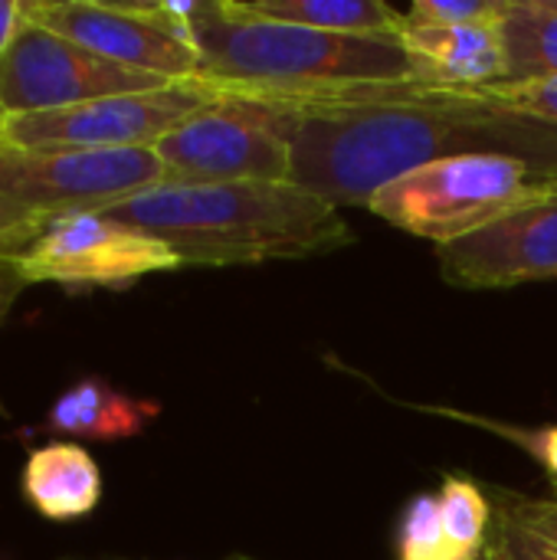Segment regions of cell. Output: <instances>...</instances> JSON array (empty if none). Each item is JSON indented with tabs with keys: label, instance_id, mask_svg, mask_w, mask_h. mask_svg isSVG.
Here are the masks:
<instances>
[{
	"label": "cell",
	"instance_id": "18",
	"mask_svg": "<svg viewBox=\"0 0 557 560\" xmlns=\"http://www.w3.org/2000/svg\"><path fill=\"white\" fill-rule=\"evenodd\" d=\"M397 560H463L446 532H443V518H440V502L437 495H417L404 515H401V535H397Z\"/></svg>",
	"mask_w": 557,
	"mask_h": 560
},
{
	"label": "cell",
	"instance_id": "10",
	"mask_svg": "<svg viewBox=\"0 0 557 560\" xmlns=\"http://www.w3.org/2000/svg\"><path fill=\"white\" fill-rule=\"evenodd\" d=\"M217 95L197 79L108 95L62 112L10 115L3 141L23 148H154Z\"/></svg>",
	"mask_w": 557,
	"mask_h": 560
},
{
	"label": "cell",
	"instance_id": "16",
	"mask_svg": "<svg viewBox=\"0 0 557 560\" xmlns=\"http://www.w3.org/2000/svg\"><path fill=\"white\" fill-rule=\"evenodd\" d=\"M506 82L557 79V0H509L502 16Z\"/></svg>",
	"mask_w": 557,
	"mask_h": 560
},
{
	"label": "cell",
	"instance_id": "21",
	"mask_svg": "<svg viewBox=\"0 0 557 560\" xmlns=\"http://www.w3.org/2000/svg\"><path fill=\"white\" fill-rule=\"evenodd\" d=\"M509 0H414L404 16L407 26H476L502 23Z\"/></svg>",
	"mask_w": 557,
	"mask_h": 560
},
{
	"label": "cell",
	"instance_id": "13",
	"mask_svg": "<svg viewBox=\"0 0 557 560\" xmlns=\"http://www.w3.org/2000/svg\"><path fill=\"white\" fill-rule=\"evenodd\" d=\"M161 417V404L148 397H131L108 384L105 377H82L69 384L36 423L39 433L76 440H131L144 433Z\"/></svg>",
	"mask_w": 557,
	"mask_h": 560
},
{
	"label": "cell",
	"instance_id": "14",
	"mask_svg": "<svg viewBox=\"0 0 557 560\" xmlns=\"http://www.w3.org/2000/svg\"><path fill=\"white\" fill-rule=\"evenodd\" d=\"M23 499L26 505L56 525L79 522L92 515L102 502V469L92 453L69 440H53L36 446L23 466Z\"/></svg>",
	"mask_w": 557,
	"mask_h": 560
},
{
	"label": "cell",
	"instance_id": "5",
	"mask_svg": "<svg viewBox=\"0 0 557 560\" xmlns=\"http://www.w3.org/2000/svg\"><path fill=\"white\" fill-rule=\"evenodd\" d=\"M295 108L217 95L154 144L164 184H292Z\"/></svg>",
	"mask_w": 557,
	"mask_h": 560
},
{
	"label": "cell",
	"instance_id": "28",
	"mask_svg": "<svg viewBox=\"0 0 557 560\" xmlns=\"http://www.w3.org/2000/svg\"><path fill=\"white\" fill-rule=\"evenodd\" d=\"M227 560H253V558H243V555H233V558H227Z\"/></svg>",
	"mask_w": 557,
	"mask_h": 560
},
{
	"label": "cell",
	"instance_id": "4",
	"mask_svg": "<svg viewBox=\"0 0 557 560\" xmlns=\"http://www.w3.org/2000/svg\"><path fill=\"white\" fill-rule=\"evenodd\" d=\"M552 194H557V167L483 151L443 158L397 177L368 200V210L410 236L443 246Z\"/></svg>",
	"mask_w": 557,
	"mask_h": 560
},
{
	"label": "cell",
	"instance_id": "12",
	"mask_svg": "<svg viewBox=\"0 0 557 560\" xmlns=\"http://www.w3.org/2000/svg\"><path fill=\"white\" fill-rule=\"evenodd\" d=\"M404 49L417 85L446 92H483L509 79L502 23L407 26Z\"/></svg>",
	"mask_w": 557,
	"mask_h": 560
},
{
	"label": "cell",
	"instance_id": "31",
	"mask_svg": "<svg viewBox=\"0 0 557 560\" xmlns=\"http://www.w3.org/2000/svg\"><path fill=\"white\" fill-rule=\"evenodd\" d=\"M555 492H557V489H555Z\"/></svg>",
	"mask_w": 557,
	"mask_h": 560
},
{
	"label": "cell",
	"instance_id": "11",
	"mask_svg": "<svg viewBox=\"0 0 557 560\" xmlns=\"http://www.w3.org/2000/svg\"><path fill=\"white\" fill-rule=\"evenodd\" d=\"M437 262L456 289H515L557 279V194L437 246Z\"/></svg>",
	"mask_w": 557,
	"mask_h": 560
},
{
	"label": "cell",
	"instance_id": "17",
	"mask_svg": "<svg viewBox=\"0 0 557 560\" xmlns=\"http://www.w3.org/2000/svg\"><path fill=\"white\" fill-rule=\"evenodd\" d=\"M440 518H443V532L453 545V551L463 560H476L486 545H489V532H492V518L496 509L486 495V489L466 476H446L440 492Z\"/></svg>",
	"mask_w": 557,
	"mask_h": 560
},
{
	"label": "cell",
	"instance_id": "1",
	"mask_svg": "<svg viewBox=\"0 0 557 560\" xmlns=\"http://www.w3.org/2000/svg\"><path fill=\"white\" fill-rule=\"evenodd\" d=\"M515 154L557 167V128L486 92L368 85L295 108L292 184L335 207H368L397 177L456 154Z\"/></svg>",
	"mask_w": 557,
	"mask_h": 560
},
{
	"label": "cell",
	"instance_id": "7",
	"mask_svg": "<svg viewBox=\"0 0 557 560\" xmlns=\"http://www.w3.org/2000/svg\"><path fill=\"white\" fill-rule=\"evenodd\" d=\"M164 184L154 148H23L0 141V197L46 220L108 210Z\"/></svg>",
	"mask_w": 557,
	"mask_h": 560
},
{
	"label": "cell",
	"instance_id": "25",
	"mask_svg": "<svg viewBox=\"0 0 557 560\" xmlns=\"http://www.w3.org/2000/svg\"><path fill=\"white\" fill-rule=\"evenodd\" d=\"M23 289H30V285H26V279H23L16 259L0 256V325H3V318L10 315V308L16 305V299L23 295Z\"/></svg>",
	"mask_w": 557,
	"mask_h": 560
},
{
	"label": "cell",
	"instance_id": "22",
	"mask_svg": "<svg viewBox=\"0 0 557 560\" xmlns=\"http://www.w3.org/2000/svg\"><path fill=\"white\" fill-rule=\"evenodd\" d=\"M486 95H492L496 102H502L506 108L555 125L557 128V79H542V82H502L492 89H483Z\"/></svg>",
	"mask_w": 557,
	"mask_h": 560
},
{
	"label": "cell",
	"instance_id": "30",
	"mask_svg": "<svg viewBox=\"0 0 557 560\" xmlns=\"http://www.w3.org/2000/svg\"><path fill=\"white\" fill-rule=\"evenodd\" d=\"M59 560H79V558H59Z\"/></svg>",
	"mask_w": 557,
	"mask_h": 560
},
{
	"label": "cell",
	"instance_id": "2",
	"mask_svg": "<svg viewBox=\"0 0 557 560\" xmlns=\"http://www.w3.org/2000/svg\"><path fill=\"white\" fill-rule=\"evenodd\" d=\"M105 213L204 269L295 262L355 240L341 207L299 184H158Z\"/></svg>",
	"mask_w": 557,
	"mask_h": 560
},
{
	"label": "cell",
	"instance_id": "3",
	"mask_svg": "<svg viewBox=\"0 0 557 560\" xmlns=\"http://www.w3.org/2000/svg\"><path fill=\"white\" fill-rule=\"evenodd\" d=\"M197 82L213 95L276 105L328 102L368 85L414 82L401 36H341L253 16L240 0H200Z\"/></svg>",
	"mask_w": 557,
	"mask_h": 560
},
{
	"label": "cell",
	"instance_id": "15",
	"mask_svg": "<svg viewBox=\"0 0 557 560\" xmlns=\"http://www.w3.org/2000/svg\"><path fill=\"white\" fill-rule=\"evenodd\" d=\"M240 7L263 20L341 33V36H404V10L384 0H240Z\"/></svg>",
	"mask_w": 557,
	"mask_h": 560
},
{
	"label": "cell",
	"instance_id": "8",
	"mask_svg": "<svg viewBox=\"0 0 557 560\" xmlns=\"http://www.w3.org/2000/svg\"><path fill=\"white\" fill-rule=\"evenodd\" d=\"M13 259L26 285L49 282L66 292H118L144 276L184 269L161 240L108 217L105 210L46 217Z\"/></svg>",
	"mask_w": 557,
	"mask_h": 560
},
{
	"label": "cell",
	"instance_id": "23",
	"mask_svg": "<svg viewBox=\"0 0 557 560\" xmlns=\"http://www.w3.org/2000/svg\"><path fill=\"white\" fill-rule=\"evenodd\" d=\"M492 499L509 509L519 522H525L529 528L548 535L557 541V492L545 495V499H529V495H519V492H499L492 489Z\"/></svg>",
	"mask_w": 557,
	"mask_h": 560
},
{
	"label": "cell",
	"instance_id": "27",
	"mask_svg": "<svg viewBox=\"0 0 557 560\" xmlns=\"http://www.w3.org/2000/svg\"><path fill=\"white\" fill-rule=\"evenodd\" d=\"M7 121H10V112H7L3 102H0V141H3V135H7Z\"/></svg>",
	"mask_w": 557,
	"mask_h": 560
},
{
	"label": "cell",
	"instance_id": "24",
	"mask_svg": "<svg viewBox=\"0 0 557 560\" xmlns=\"http://www.w3.org/2000/svg\"><path fill=\"white\" fill-rule=\"evenodd\" d=\"M39 223H43L39 217L26 213L23 207H16V203L0 197V256L13 259L36 236Z\"/></svg>",
	"mask_w": 557,
	"mask_h": 560
},
{
	"label": "cell",
	"instance_id": "19",
	"mask_svg": "<svg viewBox=\"0 0 557 560\" xmlns=\"http://www.w3.org/2000/svg\"><path fill=\"white\" fill-rule=\"evenodd\" d=\"M427 413H440V417H453L460 423H469V427H479L492 436H502L509 440L512 446L525 450L555 482L557 489V427H538V430H525V427H515V423H502V420H489V417H476V413H463V410H450V407H420Z\"/></svg>",
	"mask_w": 557,
	"mask_h": 560
},
{
	"label": "cell",
	"instance_id": "6",
	"mask_svg": "<svg viewBox=\"0 0 557 560\" xmlns=\"http://www.w3.org/2000/svg\"><path fill=\"white\" fill-rule=\"evenodd\" d=\"M200 0L102 3V0H23V16L69 43L167 82L197 79L194 16Z\"/></svg>",
	"mask_w": 557,
	"mask_h": 560
},
{
	"label": "cell",
	"instance_id": "20",
	"mask_svg": "<svg viewBox=\"0 0 557 560\" xmlns=\"http://www.w3.org/2000/svg\"><path fill=\"white\" fill-rule=\"evenodd\" d=\"M496 518L489 532L486 555L492 560H557V541L519 522L509 509L492 502Z\"/></svg>",
	"mask_w": 557,
	"mask_h": 560
},
{
	"label": "cell",
	"instance_id": "29",
	"mask_svg": "<svg viewBox=\"0 0 557 560\" xmlns=\"http://www.w3.org/2000/svg\"><path fill=\"white\" fill-rule=\"evenodd\" d=\"M476 560H492V558H489V555H486V551H483V555H479V558H476Z\"/></svg>",
	"mask_w": 557,
	"mask_h": 560
},
{
	"label": "cell",
	"instance_id": "26",
	"mask_svg": "<svg viewBox=\"0 0 557 560\" xmlns=\"http://www.w3.org/2000/svg\"><path fill=\"white\" fill-rule=\"evenodd\" d=\"M23 0H0V59L10 49L16 30L23 26Z\"/></svg>",
	"mask_w": 557,
	"mask_h": 560
},
{
	"label": "cell",
	"instance_id": "9",
	"mask_svg": "<svg viewBox=\"0 0 557 560\" xmlns=\"http://www.w3.org/2000/svg\"><path fill=\"white\" fill-rule=\"evenodd\" d=\"M167 79L115 66L66 36L23 20L0 59V102L10 115L62 112L125 92L164 89Z\"/></svg>",
	"mask_w": 557,
	"mask_h": 560
}]
</instances>
